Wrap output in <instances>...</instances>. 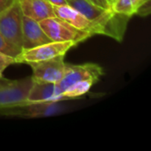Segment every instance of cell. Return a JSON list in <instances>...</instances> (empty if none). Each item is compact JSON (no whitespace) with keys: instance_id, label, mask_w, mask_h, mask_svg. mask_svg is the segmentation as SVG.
Listing matches in <instances>:
<instances>
[{"instance_id":"6da1fadb","label":"cell","mask_w":151,"mask_h":151,"mask_svg":"<svg viewBox=\"0 0 151 151\" xmlns=\"http://www.w3.org/2000/svg\"><path fill=\"white\" fill-rule=\"evenodd\" d=\"M67 4L77 10L96 24L101 35L122 42L131 17L118 13L112 9L99 7L88 0H65Z\"/></svg>"},{"instance_id":"7a4b0ae2","label":"cell","mask_w":151,"mask_h":151,"mask_svg":"<svg viewBox=\"0 0 151 151\" xmlns=\"http://www.w3.org/2000/svg\"><path fill=\"white\" fill-rule=\"evenodd\" d=\"M104 74V69L97 64L86 63L82 65H71L66 63L65 72L62 79L55 84L56 94L64 101L62 94L74 84L83 81L96 83Z\"/></svg>"},{"instance_id":"3957f363","label":"cell","mask_w":151,"mask_h":151,"mask_svg":"<svg viewBox=\"0 0 151 151\" xmlns=\"http://www.w3.org/2000/svg\"><path fill=\"white\" fill-rule=\"evenodd\" d=\"M22 12L17 0L0 13V35L12 46L22 50Z\"/></svg>"},{"instance_id":"277c9868","label":"cell","mask_w":151,"mask_h":151,"mask_svg":"<svg viewBox=\"0 0 151 151\" xmlns=\"http://www.w3.org/2000/svg\"><path fill=\"white\" fill-rule=\"evenodd\" d=\"M65 108L59 103L24 102L11 106L0 107V116H15L21 118H44L63 113Z\"/></svg>"},{"instance_id":"5b68a950","label":"cell","mask_w":151,"mask_h":151,"mask_svg":"<svg viewBox=\"0 0 151 151\" xmlns=\"http://www.w3.org/2000/svg\"><path fill=\"white\" fill-rule=\"evenodd\" d=\"M41 27L52 42H73L76 45L91 35L84 31L79 30L65 20L54 16L47 18L39 22Z\"/></svg>"},{"instance_id":"8992f818","label":"cell","mask_w":151,"mask_h":151,"mask_svg":"<svg viewBox=\"0 0 151 151\" xmlns=\"http://www.w3.org/2000/svg\"><path fill=\"white\" fill-rule=\"evenodd\" d=\"M73 42H50L31 49H23L15 58L16 64L37 62L47 60L58 56H65L66 52L75 46Z\"/></svg>"},{"instance_id":"52a82bcc","label":"cell","mask_w":151,"mask_h":151,"mask_svg":"<svg viewBox=\"0 0 151 151\" xmlns=\"http://www.w3.org/2000/svg\"><path fill=\"white\" fill-rule=\"evenodd\" d=\"M65 56H58L47 60L37 62H30L29 65L32 68V79L35 81L42 82H58L65 74L66 63L64 60Z\"/></svg>"},{"instance_id":"ba28073f","label":"cell","mask_w":151,"mask_h":151,"mask_svg":"<svg viewBox=\"0 0 151 151\" xmlns=\"http://www.w3.org/2000/svg\"><path fill=\"white\" fill-rule=\"evenodd\" d=\"M32 84L33 79L31 76L22 80L12 81L10 84L0 89V107L26 102Z\"/></svg>"},{"instance_id":"9c48e42d","label":"cell","mask_w":151,"mask_h":151,"mask_svg":"<svg viewBox=\"0 0 151 151\" xmlns=\"http://www.w3.org/2000/svg\"><path fill=\"white\" fill-rule=\"evenodd\" d=\"M53 11L56 17L65 20L77 29L87 32L91 36L95 35H101L100 29L96 24L88 19L85 16H83L81 12L70 5L65 4L60 6H53Z\"/></svg>"},{"instance_id":"30bf717a","label":"cell","mask_w":151,"mask_h":151,"mask_svg":"<svg viewBox=\"0 0 151 151\" xmlns=\"http://www.w3.org/2000/svg\"><path fill=\"white\" fill-rule=\"evenodd\" d=\"M52 42L41 27L38 21L22 16V50L31 49Z\"/></svg>"},{"instance_id":"8fae6325","label":"cell","mask_w":151,"mask_h":151,"mask_svg":"<svg viewBox=\"0 0 151 151\" xmlns=\"http://www.w3.org/2000/svg\"><path fill=\"white\" fill-rule=\"evenodd\" d=\"M21 12L35 21H42L47 18L54 17L53 6L47 0H17Z\"/></svg>"},{"instance_id":"7c38bea8","label":"cell","mask_w":151,"mask_h":151,"mask_svg":"<svg viewBox=\"0 0 151 151\" xmlns=\"http://www.w3.org/2000/svg\"><path fill=\"white\" fill-rule=\"evenodd\" d=\"M61 98L56 94L55 83L35 81L27 94V102L30 103H59Z\"/></svg>"},{"instance_id":"4fadbf2b","label":"cell","mask_w":151,"mask_h":151,"mask_svg":"<svg viewBox=\"0 0 151 151\" xmlns=\"http://www.w3.org/2000/svg\"><path fill=\"white\" fill-rule=\"evenodd\" d=\"M20 51H21L20 50L12 46L11 44H9L4 39V37L0 35V52H3V53L15 58L20 53Z\"/></svg>"},{"instance_id":"5bb4252c","label":"cell","mask_w":151,"mask_h":151,"mask_svg":"<svg viewBox=\"0 0 151 151\" xmlns=\"http://www.w3.org/2000/svg\"><path fill=\"white\" fill-rule=\"evenodd\" d=\"M13 64H16L14 58L8 56L3 52H0V74L3 75L4 71L8 66H10L11 65H13Z\"/></svg>"},{"instance_id":"9a60e30c","label":"cell","mask_w":151,"mask_h":151,"mask_svg":"<svg viewBox=\"0 0 151 151\" xmlns=\"http://www.w3.org/2000/svg\"><path fill=\"white\" fill-rule=\"evenodd\" d=\"M151 11V5H150V0H148L144 3H142L136 10L135 14H138L140 16L142 17H146L149 16L150 14Z\"/></svg>"},{"instance_id":"2e32d148","label":"cell","mask_w":151,"mask_h":151,"mask_svg":"<svg viewBox=\"0 0 151 151\" xmlns=\"http://www.w3.org/2000/svg\"><path fill=\"white\" fill-rule=\"evenodd\" d=\"M88 1H90L94 4H96V5H97L99 7H102V8H104V9H112L111 4L109 3L108 0H88Z\"/></svg>"},{"instance_id":"e0dca14e","label":"cell","mask_w":151,"mask_h":151,"mask_svg":"<svg viewBox=\"0 0 151 151\" xmlns=\"http://www.w3.org/2000/svg\"><path fill=\"white\" fill-rule=\"evenodd\" d=\"M15 0H0V13L10 7Z\"/></svg>"},{"instance_id":"ac0fdd59","label":"cell","mask_w":151,"mask_h":151,"mask_svg":"<svg viewBox=\"0 0 151 151\" xmlns=\"http://www.w3.org/2000/svg\"><path fill=\"white\" fill-rule=\"evenodd\" d=\"M52 6H60V5H65L67 4L65 0H47Z\"/></svg>"},{"instance_id":"d6986e66","label":"cell","mask_w":151,"mask_h":151,"mask_svg":"<svg viewBox=\"0 0 151 151\" xmlns=\"http://www.w3.org/2000/svg\"><path fill=\"white\" fill-rule=\"evenodd\" d=\"M146 1H148V0H130V2H131V4H133V6H134L135 12H136L137 8H138L142 3H144V2H146Z\"/></svg>"},{"instance_id":"ffe728a7","label":"cell","mask_w":151,"mask_h":151,"mask_svg":"<svg viewBox=\"0 0 151 151\" xmlns=\"http://www.w3.org/2000/svg\"><path fill=\"white\" fill-rule=\"evenodd\" d=\"M11 82H12L11 80L4 79V77L0 78V89L3 88H4V87H6V86H7L8 84H10Z\"/></svg>"},{"instance_id":"44dd1931","label":"cell","mask_w":151,"mask_h":151,"mask_svg":"<svg viewBox=\"0 0 151 151\" xmlns=\"http://www.w3.org/2000/svg\"><path fill=\"white\" fill-rule=\"evenodd\" d=\"M109 1V3L112 5V4H113V2H114V0H108Z\"/></svg>"},{"instance_id":"7402d4cb","label":"cell","mask_w":151,"mask_h":151,"mask_svg":"<svg viewBox=\"0 0 151 151\" xmlns=\"http://www.w3.org/2000/svg\"><path fill=\"white\" fill-rule=\"evenodd\" d=\"M2 77H3V75H2V74H0V78H2Z\"/></svg>"}]
</instances>
